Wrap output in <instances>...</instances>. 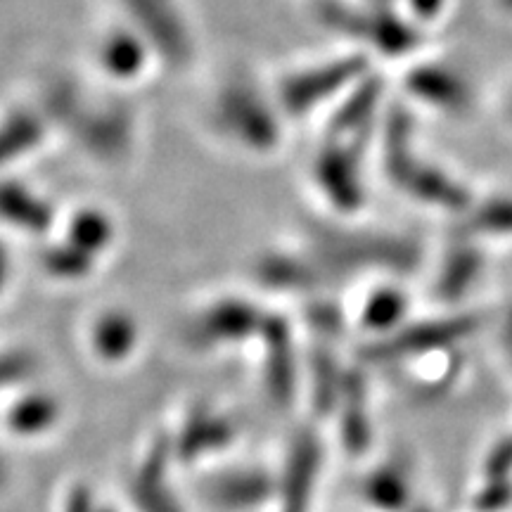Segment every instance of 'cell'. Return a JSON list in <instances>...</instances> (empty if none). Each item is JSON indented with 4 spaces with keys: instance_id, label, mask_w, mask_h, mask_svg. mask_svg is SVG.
Here are the masks:
<instances>
[{
    "instance_id": "1",
    "label": "cell",
    "mask_w": 512,
    "mask_h": 512,
    "mask_svg": "<svg viewBox=\"0 0 512 512\" xmlns=\"http://www.w3.org/2000/svg\"><path fill=\"white\" fill-rule=\"evenodd\" d=\"M382 166L396 190L425 207L458 216L475 207V195L463 181L415 152V121L406 110H392L384 121Z\"/></svg>"
},
{
    "instance_id": "2",
    "label": "cell",
    "mask_w": 512,
    "mask_h": 512,
    "mask_svg": "<svg viewBox=\"0 0 512 512\" xmlns=\"http://www.w3.org/2000/svg\"><path fill=\"white\" fill-rule=\"evenodd\" d=\"M43 114L62 126L83 152L100 162H121L131 155L136 121L124 105L93 102L69 79H55L43 93Z\"/></svg>"
},
{
    "instance_id": "3",
    "label": "cell",
    "mask_w": 512,
    "mask_h": 512,
    "mask_svg": "<svg viewBox=\"0 0 512 512\" xmlns=\"http://www.w3.org/2000/svg\"><path fill=\"white\" fill-rule=\"evenodd\" d=\"M309 254L328 275H347L356 271L408 275L418 271L422 264V247L413 238L335 226H311Z\"/></svg>"
},
{
    "instance_id": "4",
    "label": "cell",
    "mask_w": 512,
    "mask_h": 512,
    "mask_svg": "<svg viewBox=\"0 0 512 512\" xmlns=\"http://www.w3.org/2000/svg\"><path fill=\"white\" fill-rule=\"evenodd\" d=\"M214 124L223 136L256 155H268L280 145L278 110L249 79H233L214 102Z\"/></svg>"
},
{
    "instance_id": "5",
    "label": "cell",
    "mask_w": 512,
    "mask_h": 512,
    "mask_svg": "<svg viewBox=\"0 0 512 512\" xmlns=\"http://www.w3.org/2000/svg\"><path fill=\"white\" fill-rule=\"evenodd\" d=\"M318 19L325 27L342 36L358 38L373 46L384 57H401L413 53L420 46V34L413 22L389 10L387 5H377L373 10H358L351 5L325 0L318 8Z\"/></svg>"
},
{
    "instance_id": "6",
    "label": "cell",
    "mask_w": 512,
    "mask_h": 512,
    "mask_svg": "<svg viewBox=\"0 0 512 512\" xmlns=\"http://www.w3.org/2000/svg\"><path fill=\"white\" fill-rule=\"evenodd\" d=\"M370 76V62L363 55H344L337 60L313 64L287 74L278 86V105L290 117H304L318 105L351 91L356 83Z\"/></svg>"
},
{
    "instance_id": "7",
    "label": "cell",
    "mask_w": 512,
    "mask_h": 512,
    "mask_svg": "<svg viewBox=\"0 0 512 512\" xmlns=\"http://www.w3.org/2000/svg\"><path fill=\"white\" fill-rule=\"evenodd\" d=\"M482 316L479 313H448L441 318L430 320H418V323L406 325L403 323L399 330H394L392 335L377 339L363 351V356L368 361L375 363H387V361H399V358L408 356H422L430 354V351H441L448 347H456L463 339L472 337L482 328Z\"/></svg>"
},
{
    "instance_id": "8",
    "label": "cell",
    "mask_w": 512,
    "mask_h": 512,
    "mask_svg": "<svg viewBox=\"0 0 512 512\" xmlns=\"http://www.w3.org/2000/svg\"><path fill=\"white\" fill-rule=\"evenodd\" d=\"M266 316L249 299L226 297L209 304L185 325L183 342L195 351H214L228 344L245 342L249 337H259Z\"/></svg>"
},
{
    "instance_id": "9",
    "label": "cell",
    "mask_w": 512,
    "mask_h": 512,
    "mask_svg": "<svg viewBox=\"0 0 512 512\" xmlns=\"http://www.w3.org/2000/svg\"><path fill=\"white\" fill-rule=\"evenodd\" d=\"M133 29L150 43V48L171 67L192 62L195 46L188 22L174 0H119Z\"/></svg>"
},
{
    "instance_id": "10",
    "label": "cell",
    "mask_w": 512,
    "mask_h": 512,
    "mask_svg": "<svg viewBox=\"0 0 512 512\" xmlns=\"http://www.w3.org/2000/svg\"><path fill=\"white\" fill-rule=\"evenodd\" d=\"M361 140H328L313 162V178L325 200L342 214H354L366 204L361 169Z\"/></svg>"
},
{
    "instance_id": "11",
    "label": "cell",
    "mask_w": 512,
    "mask_h": 512,
    "mask_svg": "<svg viewBox=\"0 0 512 512\" xmlns=\"http://www.w3.org/2000/svg\"><path fill=\"white\" fill-rule=\"evenodd\" d=\"M403 86L415 100L451 117H465L475 110V91L470 81L444 64H415L413 69H408Z\"/></svg>"
},
{
    "instance_id": "12",
    "label": "cell",
    "mask_w": 512,
    "mask_h": 512,
    "mask_svg": "<svg viewBox=\"0 0 512 512\" xmlns=\"http://www.w3.org/2000/svg\"><path fill=\"white\" fill-rule=\"evenodd\" d=\"M320 444L313 432H302L290 448L283 479L278 484L280 512H309L320 472Z\"/></svg>"
},
{
    "instance_id": "13",
    "label": "cell",
    "mask_w": 512,
    "mask_h": 512,
    "mask_svg": "<svg viewBox=\"0 0 512 512\" xmlns=\"http://www.w3.org/2000/svg\"><path fill=\"white\" fill-rule=\"evenodd\" d=\"M259 337L264 339V382L268 394L278 406H287L297 389V358L290 323L280 316H266Z\"/></svg>"
},
{
    "instance_id": "14",
    "label": "cell",
    "mask_w": 512,
    "mask_h": 512,
    "mask_svg": "<svg viewBox=\"0 0 512 512\" xmlns=\"http://www.w3.org/2000/svg\"><path fill=\"white\" fill-rule=\"evenodd\" d=\"M484 266L486 259L477 240L460 235L456 245L448 247L444 261H441L437 280H434V297L444 304L463 302L482 278Z\"/></svg>"
},
{
    "instance_id": "15",
    "label": "cell",
    "mask_w": 512,
    "mask_h": 512,
    "mask_svg": "<svg viewBox=\"0 0 512 512\" xmlns=\"http://www.w3.org/2000/svg\"><path fill=\"white\" fill-rule=\"evenodd\" d=\"M235 434L238 432H235L233 420L226 415L214 413L207 406H195L178 432L174 453L183 463H192L207 453H216L233 444Z\"/></svg>"
},
{
    "instance_id": "16",
    "label": "cell",
    "mask_w": 512,
    "mask_h": 512,
    "mask_svg": "<svg viewBox=\"0 0 512 512\" xmlns=\"http://www.w3.org/2000/svg\"><path fill=\"white\" fill-rule=\"evenodd\" d=\"M171 451L174 448L166 446V441H157L155 448L140 463L131 482V501L138 512H185L166 479Z\"/></svg>"
},
{
    "instance_id": "17",
    "label": "cell",
    "mask_w": 512,
    "mask_h": 512,
    "mask_svg": "<svg viewBox=\"0 0 512 512\" xmlns=\"http://www.w3.org/2000/svg\"><path fill=\"white\" fill-rule=\"evenodd\" d=\"M382 81L377 76H366L361 83L351 88L337 112L328 124V136L332 140H363L368 138L373 121L380 110Z\"/></svg>"
},
{
    "instance_id": "18",
    "label": "cell",
    "mask_w": 512,
    "mask_h": 512,
    "mask_svg": "<svg viewBox=\"0 0 512 512\" xmlns=\"http://www.w3.org/2000/svg\"><path fill=\"white\" fill-rule=\"evenodd\" d=\"M204 496L223 510H249L278 496V484L264 470H235L211 479Z\"/></svg>"
},
{
    "instance_id": "19",
    "label": "cell",
    "mask_w": 512,
    "mask_h": 512,
    "mask_svg": "<svg viewBox=\"0 0 512 512\" xmlns=\"http://www.w3.org/2000/svg\"><path fill=\"white\" fill-rule=\"evenodd\" d=\"M150 43L136 29L117 27L102 36L98 46L100 67L114 81H133L150 62Z\"/></svg>"
},
{
    "instance_id": "20",
    "label": "cell",
    "mask_w": 512,
    "mask_h": 512,
    "mask_svg": "<svg viewBox=\"0 0 512 512\" xmlns=\"http://www.w3.org/2000/svg\"><path fill=\"white\" fill-rule=\"evenodd\" d=\"M0 221L29 235H46L55 223L53 207L17 181L0 183Z\"/></svg>"
},
{
    "instance_id": "21",
    "label": "cell",
    "mask_w": 512,
    "mask_h": 512,
    "mask_svg": "<svg viewBox=\"0 0 512 512\" xmlns=\"http://www.w3.org/2000/svg\"><path fill=\"white\" fill-rule=\"evenodd\" d=\"M91 349L102 363H124L138 349L140 328L131 313L110 309L100 313L91 325Z\"/></svg>"
},
{
    "instance_id": "22",
    "label": "cell",
    "mask_w": 512,
    "mask_h": 512,
    "mask_svg": "<svg viewBox=\"0 0 512 512\" xmlns=\"http://www.w3.org/2000/svg\"><path fill=\"white\" fill-rule=\"evenodd\" d=\"M256 275L259 280L273 290L280 292H309L320 287L325 280L323 268H320L313 256L309 254L304 259L297 254H285V252H273L266 254L264 259L256 266Z\"/></svg>"
},
{
    "instance_id": "23",
    "label": "cell",
    "mask_w": 512,
    "mask_h": 512,
    "mask_svg": "<svg viewBox=\"0 0 512 512\" xmlns=\"http://www.w3.org/2000/svg\"><path fill=\"white\" fill-rule=\"evenodd\" d=\"M46 114L19 107L0 121V169L27 157L46 140Z\"/></svg>"
},
{
    "instance_id": "24",
    "label": "cell",
    "mask_w": 512,
    "mask_h": 512,
    "mask_svg": "<svg viewBox=\"0 0 512 512\" xmlns=\"http://www.w3.org/2000/svg\"><path fill=\"white\" fill-rule=\"evenodd\" d=\"M62 420V403L48 392H29L12 403L5 413V427L22 439H34L53 430Z\"/></svg>"
},
{
    "instance_id": "25",
    "label": "cell",
    "mask_w": 512,
    "mask_h": 512,
    "mask_svg": "<svg viewBox=\"0 0 512 512\" xmlns=\"http://www.w3.org/2000/svg\"><path fill=\"white\" fill-rule=\"evenodd\" d=\"M463 238H512V195H496L475 202L460 223Z\"/></svg>"
},
{
    "instance_id": "26",
    "label": "cell",
    "mask_w": 512,
    "mask_h": 512,
    "mask_svg": "<svg viewBox=\"0 0 512 512\" xmlns=\"http://www.w3.org/2000/svg\"><path fill=\"white\" fill-rule=\"evenodd\" d=\"M408 304L411 302H408L406 292L399 290V287H377L366 299V304H363L361 323L370 332H382L384 337L392 335L394 330H399L406 323Z\"/></svg>"
},
{
    "instance_id": "27",
    "label": "cell",
    "mask_w": 512,
    "mask_h": 512,
    "mask_svg": "<svg viewBox=\"0 0 512 512\" xmlns=\"http://www.w3.org/2000/svg\"><path fill=\"white\" fill-rule=\"evenodd\" d=\"M342 401H344V418H342L344 444H347L349 451H366L370 444V420L366 411V394H363L361 377L354 373H344L339 403Z\"/></svg>"
},
{
    "instance_id": "28",
    "label": "cell",
    "mask_w": 512,
    "mask_h": 512,
    "mask_svg": "<svg viewBox=\"0 0 512 512\" xmlns=\"http://www.w3.org/2000/svg\"><path fill=\"white\" fill-rule=\"evenodd\" d=\"M117 238V228L114 221L105 211L100 209H81L76 211L67 226V242H72L74 247L83 249L86 254H91L98 259L102 252H107L110 245Z\"/></svg>"
},
{
    "instance_id": "29",
    "label": "cell",
    "mask_w": 512,
    "mask_h": 512,
    "mask_svg": "<svg viewBox=\"0 0 512 512\" xmlns=\"http://www.w3.org/2000/svg\"><path fill=\"white\" fill-rule=\"evenodd\" d=\"M363 491H366L368 501L384 512L403 510L408 505V498H411V484H408L406 472L392 465L375 470L366 486H363Z\"/></svg>"
},
{
    "instance_id": "30",
    "label": "cell",
    "mask_w": 512,
    "mask_h": 512,
    "mask_svg": "<svg viewBox=\"0 0 512 512\" xmlns=\"http://www.w3.org/2000/svg\"><path fill=\"white\" fill-rule=\"evenodd\" d=\"M43 268H46L48 275H53L55 280H67V283H74V280L88 278L95 271V256L86 254L83 249L74 247L72 242H60V245H53L46 249L41 256Z\"/></svg>"
},
{
    "instance_id": "31",
    "label": "cell",
    "mask_w": 512,
    "mask_h": 512,
    "mask_svg": "<svg viewBox=\"0 0 512 512\" xmlns=\"http://www.w3.org/2000/svg\"><path fill=\"white\" fill-rule=\"evenodd\" d=\"M38 363L29 351H3L0 354V389L15 387V384L29 380L36 373Z\"/></svg>"
},
{
    "instance_id": "32",
    "label": "cell",
    "mask_w": 512,
    "mask_h": 512,
    "mask_svg": "<svg viewBox=\"0 0 512 512\" xmlns=\"http://www.w3.org/2000/svg\"><path fill=\"white\" fill-rule=\"evenodd\" d=\"M100 503L95 501V494L86 484H74L67 491L62 503V512H98Z\"/></svg>"
},
{
    "instance_id": "33",
    "label": "cell",
    "mask_w": 512,
    "mask_h": 512,
    "mask_svg": "<svg viewBox=\"0 0 512 512\" xmlns=\"http://www.w3.org/2000/svg\"><path fill=\"white\" fill-rule=\"evenodd\" d=\"M311 325L318 332H323V335H330V332H337L342 328V316H339V311L330 304L316 306V309L311 311Z\"/></svg>"
},
{
    "instance_id": "34",
    "label": "cell",
    "mask_w": 512,
    "mask_h": 512,
    "mask_svg": "<svg viewBox=\"0 0 512 512\" xmlns=\"http://www.w3.org/2000/svg\"><path fill=\"white\" fill-rule=\"evenodd\" d=\"M415 22H434L446 10L448 0H406Z\"/></svg>"
},
{
    "instance_id": "35",
    "label": "cell",
    "mask_w": 512,
    "mask_h": 512,
    "mask_svg": "<svg viewBox=\"0 0 512 512\" xmlns=\"http://www.w3.org/2000/svg\"><path fill=\"white\" fill-rule=\"evenodd\" d=\"M8 278H10V254L3 242H0V294H3L5 285H8Z\"/></svg>"
},
{
    "instance_id": "36",
    "label": "cell",
    "mask_w": 512,
    "mask_h": 512,
    "mask_svg": "<svg viewBox=\"0 0 512 512\" xmlns=\"http://www.w3.org/2000/svg\"><path fill=\"white\" fill-rule=\"evenodd\" d=\"M503 344L505 347H512V306L505 313V320H503Z\"/></svg>"
},
{
    "instance_id": "37",
    "label": "cell",
    "mask_w": 512,
    "mask_h": 512,
    "mask_svg": "<svg viewBox=\"0 0 512 512\" xmlns=\"http://www.w3.org/2000/svg\"><path fill=\"white\" fill-rule=\"evenodd\" d=\"M505 117H508V121H512V91L508 98H505Z\"/></svg>"
},
{
    "instance_id": "38",
    "label": "cell",
    "mask_w": 512,
    "mask_h": 512,
    "mask_svg": "<svg viewBox=\"0 0 512 512\" xmlns=\"http://www.w3.org/2000/svg\"><path fill=\"white\" fill-rule=\"evenodd\" d=\"M3 479H5V467L0 463V484H3Z\"/></svg>"
},
{
    "instance_id": "39",
    "label": "cell",
    "mask_w": 512,
    "mask_h": 512,
    "mask_svg": "<svg viewBox=\"0 0 512 512\" xmlns=\"http://www.w3.org/2000/svg\"><path fill=\"white\" fill-rule=\"evenodd\" d=\"M501 3L505 5V8H508V10L512 12V0H501Z\"/></svg>"
},
{
    "instance_id": "40",
    "label": "cell",
    "mask_w": 512,
    "mask_h": 512,
    "mask_svg": "<svg viewBox=\"0 0 512 512\" xmlns=\"http://www.w3.org/2000/svg\"><path fill=\"white\" fill-rule=\"evenodd\" d=\"M505 351H508V361H510V366H512V347H505Z\"/></svg>"
},
{
    "instance_id": "41",
    "label": "cell",
    "mask_w": 512,
    "mask_h": 512,
    "mask_svg": "<svg viewBox=\"0 0 512 512\" xmlns=\"http://www.w3.org/2000/svg\"><path fill=\"white\" fill-rule=\"evenodd\" d=\"M98 512H117V510H112V508H105V505H100V510Z\"/></svg>"
},
{
    "instance_id": "42",
    "label": "cell",
    "mask_w": 512,
    "mask_h": 512,
    "mask_svg": "<svg viewBox=\"0 0 512 512\" xmlns=\"http://www.w3.org/2000/svg\"><path fill=\"white\" fill-rule=\"evenodd\" d=\"M377 3H380V5H387V3H389V0H377Z\"/></svg>"
}]
</instances>
